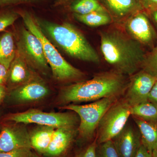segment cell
Instances as JSON below:
<instances>
[{
    "mask_svg": "<svg viewBox=\"0 0 157 157\" xmlns=\"http://www.w3.org/2000/svg\"><path fill=\"white\" fill-rule=\"evenodd\" d=\"M101 49L116 71L130 76L141 70L146 55L140 43L117 29L101 32Z\"/></svg>",
    "mask_w": 157,
    "mask_h": 157,
    "instance_id": "6da1fadb",
    "label": "cell"
},
{
    "mask_svg": "<svg viewBox=\"0 0 157 157\" xmlns=\"http://www.w3.org/2000/svg\"><path fill=\"white\" fill-rule=\"evenodd\" d=\"M128 83L125 75L115 70L104 72L90 80L65 88L61 98L66 104L95 101L110 97L120 98L124 94Z\"/></svg>",
    "mask_w": 157,
    "mask_h": 157,
    "instance_id": "7a4b0ae2",
    "label": "cell"
},
{
    "mask_svg": "<svg viewBox=\"0 0 157 157\" xmlns=\"http://www.w3.org/2000/svg\"><path fill=\"white\" fill-rule=\"evenodd\" d=\"M43 33L70 56L98 63L100 59L94 48L78 29L68 22L58 24L36 17Z\"/></svg>",
    "mask_w": 157,
    "mask_h": 157,
    "instance_id": "3957f363",
    "label": "cell"
},
{
    "mask_svg": "<svg viewBox=\"0 0 157 157\" xmlns=\"http://www.w3.org/2000/svg\"><path fill=\"white\" fill-rule=\"evenodd\" d=\"M18 13L22 18L25 27L41 42L45 58L56 79L59 81H73L84 77L83 72L70 64L62 56L43 33L36 17L27 11Z\"/></svg>",
    "mask_w": 157,
    "mask_h": 157,
    "instance_id": "277c9868",
    "label": "cell"
},
{
    "mask_svg": "<svg viewBox=\"0 0 157 157\" xmlns=\"http://www.w3.org/2000/svg\"><path fill=\"white\" fill-rule=\"evenodd\" d=\"M119 98L116 97L104 98L90 104H70L62 108L77 113L80 118V124L78 129L79 136L83 140H89L94 137L95 132L104 113Z\"/></svg>",
    "mask_w": 157,
    "mask_h": 157,
    "instance_id": "5b68a950",
    "label": "cell"
},
{
    "mask_svg": "<svg viewBox=\"0 0 157 157\" xmlns=\"http://www.w3.org/2000/svg\"><path fill=\"white\" fill-rule=\"evenodd\" d=\"M131 107L123 98L107 109L97 128L96 138L98 144L112 140L122 130L131 116Z\"/></svg>",
    "mask_w": 157,
    "mask_h": 157,
    "instance_id": "8992f818",
    "label": "cell"
},
{
    "mask_svg": "<svg viewBox=\"0 0 157 157\" xmlns=\"http://www.w3.org/2000/svg\"><path fill=\"white\" fill-rule=\"evenodd\" d=\"M5 120L16 123L36 124L56 128L75 126L78 122V117L73 113H47L35 109L10 114Z\"/></svg>",
    "mask_w": 157,
    "mask_h": 157,
    "instance_id": "52a82bcc",
    "label": "cell"
},
{
    "mask_svg": "<svg viewBox=\"0 0 157 157\" xmlns=\"http://www.w3.org/2000/svg\"><path fill=\"white\" fill-rule=\"evenodd\" d=\"M17 38L16 42L17 53L24 59L29 65L39 70H47L49 66L39 39L23 27L20 29Z\"/></svg>",
    "mask_w": 157,
    "mask_h": 157,
    "instance_id": "ba28073f",
    "label": "cell"
},
{
    "mask_svg": "<svg viewBox=\"0 0 157 157\" xmlns=\"http://www.w3.org/2000/svg\"><path fill=\"white\" fill-rule=\"evenodd\" d=\"M125 30L129 36L143 47L152 49L157 42V32L147 15L143 11L137 12L126 20Z\"/></svg>",
    "mask_w": 157,
    "mask_h": 157,
    "instance_id": "9c48e42d",
    "label": "cell"
},
{
    "mask_svg": "<svg viewBox=\"0 0 157 157\" xmlns=\"http://www.w3.org/2000/svg\"><path fill=\"white\" fill-rule=\"evenodd\" d=\"M157 80L156 77L140 70L131 76L124 99L131 107L148 101L149 94Z\"/></svg>",
    "mask_w": 157,
    "mask_h": 157,
    "instance_id": "30bf717a",
    "label": "cell"
},
{
    "mask_svg": "<svg viewBox=\"0 0 157 157\" xmlns=\"http://www.w3.org/2000/svg\"><path fill=\"white\" fill-rule=\"evenodd\" d=\"M21 148H32L26 129L16 124L3 127L0 132V152Z\"/></svg>",
    "mask_w": 157,
    "mask_h": 157,
    "instance_id": "8fae6325",
    "label": "cell"
},
{
    "mask_svg": "<svg viewBox=\"0 0 157 157\" xmlns=\"http://www.w3.org/2000/svg\"><path fill=\"white\" fill-rule=\"evenodd\" d=\"M112 140L120 157H135L141 144L138 128L128 123Z\"/></svg>",
    "mask_w": 157,
    "mask_h": 157,
    "instance_id": "7c38bea8",
    "label": "cell"
},
{
    "mask_svg": "<svg viewBox=\"0 0 157 157\" xmlns=\"http://www.w3.org/2000/svg\"><path fill=\"white\" fill-rule=\"evenodd\" d=\"M48 92L43 82L38 78H31L12 90L10 97L17 103H26L41 100L48 94Z\"/></svg>",
    "mask_w": 157,
    "mask_h": 157,
    "instance_id": "4fadbf2b",
    "label": "cell"
},
{
    "mask_svg": "<svg viewBox=\"0 0 157 157\" xmlns=\"http://www.w3.org/2000/svg\"><path fill=\"white\" fill-rule=\"evenodd\" d=\"M76 135L75 126L56 128L44 155L47 157L63 156L69 150Z\"/></svg>",
    "mask_w": 157,
    "mask_h": 157,
    "instance_id": "5bb4252c",
    "label": "cell"
},
{
    "mask_svg": "<svg viewBox=\"0 0 157 157\" xmlns=\"http://www.w3.org/2000/svg\"><path fill=\"white\" fill-rule=\"evenodd\" d=\"M111 16L118 21L128 18L133 14L143 11L140 0H104Z\"/></svg>",
    "mask_w": 157,
    "mask_h": 157,
    "instance_id": "9a60e30c",
    "label": "cell"
},
{
    "mask_svg": "<svg viewBox=\"0 0 157 157\" xmlns=\"http://www.w3.org/2000/svg\"><path fill=\"white\" fill-rule=\"evenodd\" d=\"M141 136V144L152 153L157 148V122H149L133 117Z\"/></svg>",
    "mask_w": 157,
    "mask_h": 157,
    "instance_id": "2e32d148",
    "label": "cell"
},
{
    "mask_svg": "<svg viewBox=\"0 0 157 157\" xmlns=\"http://www.w3.org/2000/svg\"><path fill=\"white\" fill-rule=\"evenodd\" d=\"M56 128L41 126L30 134L32 148L44 155L49 146Z\"/></svg>",
    "mask_w": 157,
    "mask_h": 157,
    "instance_id": "e0dca14e",
    "label": "cell"
},
{
    "mask_svg": "<svg viewBox=\"0 0 157 157\" xmlns=\"http://www.w3.org/2000/svg\"><path fill=\"white\" fill-rule=\"evenodd\" d=\"M28 64L17 53L9 70L8 79L12 84H21L31 78Z\"/></svg>",
    "mask_w": 157,
    "mask_h": 157,
    "instance_id": "ac0fdd59",
    "label": "cell"
},
{
    "mask_svg": "<svg viewBox=\"0 0 157 157\" xmlns=\"http://www.w3.org/2000/svg\"><path fill=\"white\" fill-rule=\"evenodd\" d=\"M17 53L14 35L6 32L0 36V63L9 70Z\"/></svg>",
    "mask_w": 157,
    "mask_h": 157,
    "instance_id": "d6986e66",
    "label": "cell"
},
{
    "mask_svg": "<svg viewBox=\"0 0 157 157\" xmlns=\"http://www.w3.org/2000/svg\"><path fill=\"white\" fill-rule=\"evenodd\" d=\"M131 116L146 121L157 122V107L146 101L131 107Z\"/></svg>",
    "mask_w": 157,
    "mask_h": 157,
    "instance_id": "ffe728a7",
    "label": "cell"
},
{
    "mask_svg": "<svg viewBox=\"0 0 157 157\" xmlns=\"http://www.w3.org/2000/svg\"><path fill=\"white\" fill-rule=\"evenodd\" d=\"M74 17L79 22L91 27L107 25L112 21L108 12H94L84 15L74 13Z\"/></svg>",
    "mask_w": 157,
    "mask_h": 157,
    "instance_id": "44dd1931",
    "label": "cell"
},
{
    "mask_svg": "<svg viewBox=\"0 0 157 157\" xmlns=\"http://www.w3.org/2000/svg\"><path fill=\"white\" fill-rule=\"evenodd\" d=\"M70 8L74 13L81 15L94 12H107L98 0H75Z\"/></svg>",
    "mask_w": 157,
    "mask_h": 157,
    "instance_id": "7402d4cb",
    "label": "cell"
},
{
    "mask_svg": "<svg viewBox=\"0 0 157 157\" xmlns=\"http://www.w3.org/2000/svg\"><path fill=\"white\" fill-rule=\"evenodd\" d=\"M141 70L157 78V42L150 52L146 53Z\"/></svg>",
    "mask_w": 157,
    "mask_h": 157,
    "instance_id": "603a6c76",
    "label": "cell"
},
{
    "mask_svg": "<svg viewBox=\"0 0 157 157\" xmlns=\"http://www.w3.org/2000/svg\"><path fill=\"white\" fill-rule=\"evenodd\" d=\"M96 157H120L112 140L98 144Z\"/></svg>",
    "mask_w": 157,
    "mask_h": 157,
    "instance_id": "cb8c5ba5",
    "label": "cell"
},
{
    "mask_svg": "<svg viewBox=\"0 0 157 157\" xmlns=\"http://www.w3.org/2000/svg\"><path fill=\"white\" fill-rule=\"evenodd\" d=\"M18 12L11 10L0 11V33L12 25L20 17Z\"/></svg>",
    "mask_w": 157,
    "mask_h": 157,
    "instance_id": "d4e9b609",
    "label": "cell"
},
{
    "mask_svg": "<svg viewBox=\"0 0 157 157\" xmlns=\"http://www.w3.org/2000/svg\"><path fill=\"white\" fill-rule=\"evenodd\" d=\"M32 154L31 148H21L11 151L0 152V157H31Z\"/></svg>",
    "mask_w": 157,
    "mask_h": 157,
    "instance_id": "484cf974",
    "label": "cell"
},
{
    "mask_svg": "<svg viewBox=\"0 0 157 157\" xmlns=\"http://www.w3.org/2000/svg\"><path fill=\"white\" fill-rule=\"evenodd\" d=\"M97 145L98 143L95 138L84 150L80 152L77 157H96Z\"/></svg>",
    "mask_w": 157,
    "mask_h": 157,
    "instance_id": "4316f807",
    "label": "cell"
},
{
    "mask_svg": "<svg viewBox=\"0 0 157 157\" xmlns=\"http://www.w3.org/2000/svg\"><path fill=\"white\" fill-rule=\"evenodd\" d=\"M40 0H0V9L19 4L35 2Z\"/></svg>",
    "mask_w": 157,
    "mask_h": 157,
    "instance_id": "83f0119b",
    "label": "cell"
},
{
    "mask_svg": "<svg viewBox=\"0 0 157 157\" xmlns=\"http://www.w3.org/2000/svg\"><path fill=\"white\" fill-rule=\"evenodd\" d=\"M143 10L148 12L157 9V0H140Z\"/></svg>",
    "mask_w": 157,
    "mask_h": 157,
    "instance_id": "f1b7e54d",
    "label": "cell"
},
{
    "mask_svg": "<svg viewBox=\"0 0 157 157\" xmlns=\"http://www.w3.org/2000/svg\"><path fill=\"white\" fill-rule=\"evenodd\" d=\"M148 101L157 107V80L149 94Z\"/></svg>",
    "mask_w": 157,
    "mask_h": 157,
    "instance_id": "f546056e",
    "label": "cell"
},
{
    "mask_svg": "<svg viewBox=\"0 0 157 157\" xmlns=\"http://www.w3.org/2000/svg\"><path fill=\"white\" fill-rule=\"evenodd\" d=\"M9 70L4 65L0 63V84L4 85L8 80Z\"/></svg>",
    "mask_w": 157,
    "mask_h": 157,
    "instance_id": "4dcf8cb0",
    "label": "cell"
},
{
    "mask_svg": "<svg viewBox=\"0 0 157 157\" xmlns=\"http://www.w3.org/2000/svg\"><path fill=\"white\" fill-rule=\"evenodd\" d=\"M135 157H152V153L141 144Z\"/></svg>",
    "mask_w": 157,
    "mask_h": 157,
    "instance_id": "1f68e13d",
    "label": "cell"
},
{
    "mask_svg": "<svg viewBox=\"0 0 157 157\" xmlns=\"http://www.w3.org/2000/svg\"><path fill=\"white\" fill-rule=\"evenodd\" d=\"M148 13L150 14L151 17L155 27V29L157 32V9L150 11Z\"/></svg>",
    "mask_w": 157,
    "mask_h": 157,
    "instance_id": "d6a6232c",
    "label": "cell"
},
{
    "mask_svg": "<svg viewBox=\"0 0 157 157\" xmlns=\"http://www.w3.org/2000/svg\"><path fill=\"white\" fill-rule=\"evenodd\" d=\"M6 95V89L4 85L0 84V104L2 102Z\"/></svg>",
    "mask_w": 157,
    "mask_h": 157,
    "instance_id": "836d02e7",
    "label": "cell"
},
{
    "mask_svg": "<svg viewBox=\"0 0 157 157\" xmlns=\"http://www.w3.org/2000/svg\"><path fill=\"white\" fill-rule=\"evenodd\" d=\"M72 0H57L55 3V5L56 6H60V5H63L64 4H67Z\"/></svg>",
    "mask_w": 157,
    "mask_h": 157,
    "instance_id": "e575fe53",
    "label": "cell"
},
{
    "mask_svg": "<svg viewBox=\"0 0 157 157\" xmlns=\"http://www.w3.org/2000/svg\"><path fill=\"white\" fill-rule=\"evenodd\" d=\"M152 157H157V148L152 151Z\"/></svg>",
    "mask_w": 157,
    "mask_h": 157,
    "instance_id": "d590c367",
    "label": "cell"
},
{
    "mask_svg": "<svg viewBox=\"0 0 157 157\" xmlns=\"http://www.w3.org/2000/svg\"><path fill=\"white\" fill-rule=\"evenodd\" d=\"M40 157V156L39 155L33 153V154H32V157Z\"/></svg>",
    "mask_w": 157,
    "mask_h": 157,
    "instance_id": "8d00e7d4",
    "label": "cell"
}]
</instances>
